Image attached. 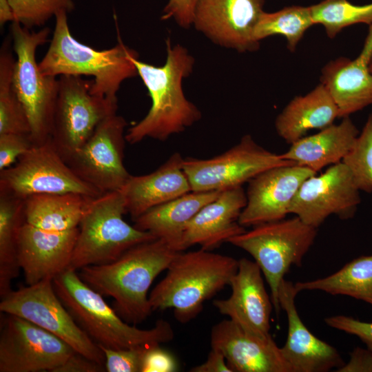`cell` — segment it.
I'll return each mask as SVG.
<instances>
[{"mask_svg": "<svg viewBox=\"0 0 372 372\" xmlns=\"http://www.w3.org/2000/svg\"><path fill=\"white\" fill-rule=\"evenodd\" d=\"M293 163L259 145L250 135L243 136L221 154L206 159H183V170L193 192L222 191L242 186L272 167Z\"/></svg>", "mask_w": 372, "mask_h": 372, "instance_id": "cell-12", "label": "cell"}, {"mask_svg": "<svg viewBox=\"0 0 372 372\" xmlns=\"http://www.w3.org/2000/svg\"><path fill=\"white\" fill-rule=\"evenodd\" d=\"M96 198L79 194H41L24 199L25 223L45 231L62 232L79 225Z\"/></svg>", "mask_w": 372, "mask_h": 372, "instance_id": "cell-28", "label": "cell"}, {"mask_svg": "<svg viewBox=\"0 0 372 372\" xmlns=\"http://www.w3.org/2000/svg\"><path fill=\"white\" fill-rule=\"evenodd\" d=\"M92 84L81 76H59L50 138L63 158L81 148L105 118L116 113L117 99L92 94Z\"/></svg>", "mask_w": 372, "mask_h": 372, "instance_id": "cell-10", "label": "cell"}, {"mask_svg": "<svg viewBox=\"0 0 372 372\" xmlns=\"http://www.w3.org/2000/svg\"><path fill=\"white\" fill-rule=\"evenodd\" d=\"M360 132L349 116L315 134L303 136L291 144L280 157L316 173L324 167L342 161L351 149Z\"/></svg>", "mask_w": 372, "mask_h": 372, "instance_id": "cell-24", "label": "cell"}, {"mask_svg": "<svg viewBox=\"0 0 372 372\" xmlns=\"http://www.w3.org/2000/svg\"><path fill=\"white\" fill-rule=\"evenodd\" d=\"M166 61L162 66L140 61L138 54L131 56L152 100L146 116L125 133L126 141L131 144L147 138L164 141L201 118V112L186 99L182 87L183 79L193 70L194 59L181 45H172L169 38L166 40Z\"/></svg>", "mask_w": 372, "mask_h": 372, "instance_id": "cell-1", "label": "cell"}, {"mask_svg": "<svg viewBox=\"0 0 372 372\" xmlns=\"http://www.w3.org/2000/svg\"><path fill=\"white\" fill-rule=\"evenodd\" d=\"M198 0H169L165 6L161 19H172L183 28L193 23L195 7Z\"/></svg>", "mask_w": 372, "mask_h": 372, "instance_id": "cell-40", "label": "cell"}, {"mask_svg": "<svg viewBox=\"0 0 372 372\" xmlns=\"http://www.w3.org/2000/svg\"><path fill=\"white\" fill-rule=\"evenodd\" d=\"M316 236L317 228L296 216L254 226L227 242L245 250L254 259L269 287L273 307L278 313L280 283L291 266L302 265Z\"/></svg>", "mask_w": 372, "mask_h": 372, "instance_id": "cell-7", "label": "cell"}, {"mask_svg": "<svg viewBox=\"0 0 372 372\" xmlns=\"http://www.w3.org/2000/svg\"><path fill=\"white\" fill-rule=\"evenodd\" d=\"M183 159L180 153L175 152L153 172L130 175L119 191L127 213L134 220L152 208L192 192L183 170Z\"/></svg>", "mask_w": 372, "mask_h": 372, "instance_id": "cell-23", "label": "cell"}, {"mask_svg": "<svg viewBox=\"0 0 372 372\" xmlns=\"http://www.w3.org/2000/svg\"><path fill=\"white\" fill-rule=\"evenodd\" d=\"M0 192L23 200L41 194H79L94 198L103 194L72 170L51 138L34 145L14 165L0 171Z\"/></svg>", "mask_w": 372, "mask_h": 372, "instance_id": "cell-9", "label": "cell"}, {"mask_svg": "<svg viewBox=\"0 0 372 372\" xmlns=\"http://www.w3.org/2000/svg\"><path fill=\"white\" fill-rule=\"evenodd\" d=\"M191 372H232L223 353L211 348L207 360L202 364L192 368Z\"/></svg>", "mask_w": 372, "mask_h": 372, "instance_id": "cell-43", "label": "cell"}, {"mask_svg": "<svg viewBox=\"0 0 372 372\" xmlns=\"http://www.w3.org/2000/svg\"><path fill=\"white\" fill-rule=\"evenodd\" d=\"M99 347L105 355L106 371L141 372L145 353L150 346L122 349H112L101 345Z\"/></svg>", "mask_w": 372, "mask_h": 372, "instance_id": "cell-36", "label": "cell"}, {"mask_svg": "<svg viewBox=\"0 0 372 372\" xmlns=\"http://www.w3.org/2000/svg\"><path fill=\"white\" fill-rule=\"evenodd\" d=\"M247 203L242 186L223 190L203 206L189 221L180 244V251L199 245L212 251L223 243L245 231L238 219Z\"/></svg>", "mask_w": 372, "mask_h": 372, "instance_id": "cell-22", "label": "cell"}, {"mask_svg": "<svg viewBox=\"0 0 372 372\" xmlns=\"http://www.w3.org/2000/svg\"><path fill=\"white\" fill-rule=\"evenodd\" d=\"M52 282L63 305L98 345L112 349H131L167 343L174 338L172 326L163 320H158L149 329H141L125 322L76 271L66 269Z\"/></svg>", "mask_w": 372, "mask_h": 372, "instance_id": "cell-4", "label": "cell"}, {"mask_svg": "<svg viewBox=\"0 0 372 372\" xmlns=\"http://www.w3.org/2000/svg\"><path fill=\"white\" fill-rule=\"evenodd\" d=\"M15 17L8 0H0V24L3 25L8 21H14Z\"/></svg>", "mask_w": 372, "mask_h": 372, "instance_id": "cell-45", "label": "cell"}, {"mask_svg": "<svg viewBox=\"0 0 372 372\" xmlns=\"http://www.w3.org/2000/svg\"><path fill=\"white\" fill-rule=\"evenodd\" d=\"M360 190L348 168L340 162L300 185L289 208L306 224L318 229L330 216L351 218L360 203Z\"/></svg>", "mask_w": 372, "mask_h": 372, "instance_id": "cell-15", "label": "cell"}, {"mask_svg": "<svg viewBox=\"0 0 372 372\" xmlns=\"http://www.w3.org/2000/svg\"><path fill=\"white\" fill-rule=\"evenodd\" d=\"M309 7L314 25H322L331 39L346 27L372 24V3L360 6L348 0H323Z\"/></svg>", "mask_w": 372, "mask_h": 372, "instance_id": "cell-33", "label": "cell"}, {"mask_svg": "<svg viewBox=\"0 0 372 372\" xmlns=\"http://www.w3.org/2000/svg\"><path fill=\"white\" fill-rule=\"evenodd\" d=\"M120 191L96 198L84 214L67 269L77 271L90 265L110 263L130 248L155 239L152 234L130 225Z\"/></svg>", "mask_w": 372, "mask_h": 372, "instance_id": "cell-6", "label": "cell"}, {"mask_svg": "<svg viewBox=\"0 0 372 372\" xmlns=\"http://www.w3.org/2000/svg\"><path fill=\"white\" fill-rule=\"evenodd\" d=\"M178 252L164 240L155 239L130 248L110 263L84 267L78 274L94 291L112 298L119 316L136 325L153 311L149 289Z\"/></svg>", "mask_w": 372, "mask_h": 372, "instance_id": "cell-2", "label": "cell"}, {"mask_svg": "<svg viewBox=\"0 0 372 372\" xmlns=\"http://www.w3.org/2000/svg\"><path fill=\"white\" fill-rule=\"evenodd\" d=\"M349 360L336 369V372H372V351L355 347L350 353Z\"/></svg>", "mask_w": 372, "mask_h": 372, "instance_id": "cell-41", "label": "cell"}, {"mask_svg": "<svg viewBox=\"0 0 372 372\" xmlns=\"http://www.w3.org/2000/svg\"><path fill=\"white\" fill-rule=\"evenodd\" d=\"M324 322L331 328L358 337L372 351V322L361 321L344 315L326 318Z\"/></svg>", "mask_w": 372, "mask_h": 372, "instance_id": "cell-38", "label": "cell"}, {"mask_svg": "<svg viewBox=\"0 0 372 372\" xmlns=\"http://www.w3.org/2000/svg\"><path fill=\"white\" fill-rule=\"evenodd\" d=\"M265 0H198L192 25L212 42L238 52L256 51L254 37Z\"/></svg>", "mask_w": 372, "mask_h": 372, "instance_id": "cell-16", "label": "cell"}, {"mask_svg": "<svg viewBox=\"0 0 372 372\" xmlns=\"http://www.w3.org/2000/svg\"><path fill=\"white\" fill-rule=\"evenodd\" d=\"M321 83L338 107L339 118L372 105V73L357 57H339L322 69Z\"/></svg>", "mask_w": 372, "mask_h": 372, "instance_id": "cell-25", "label": "cell"}, {"mask_svg": "<svg viewBox=\"0 0 372 372\" xmlns=\"http://www.w3.org/2000/svg\"><path fill=\"white\" fill-rule=\"evenodd\" d=\"M178 364L174 355L160 344L149 347L144 355L141 372H174Z\"/></svg>", "mask_w": 372, "mask_h": 372, "instance_id": "cell-39", "label": "cell"}, {"mask_svg": "<svg viewBox=\"0 0 372 372\" xmlns=\"http://www.w3.org/2000/svg\"><path fill=\"white\" fill-rule=\"evenodd\" d=\"M316 174L294 163L270 167L248 182L247 203L238 222L245 227L277 221L289 214V205L302 183Z\"/></svg>", "mask_w": 372, "mask_h": 372, "instance_id": "cell-17", "label": "cell"}, {"mask_svg": "<svg viewBox=\"0 0 372 372\" xmlns=\"http://www.w3.org/2000/svg\"><path fill=\"white\" fill-rule=\"evenodd\" d=\"M24 200L0 192V296L11 290L12 281L19 273L17 245L25 222Z\"/></svg>", "mask_w": 372, "mask_h": 372, "instance_id": "cell-30", "label": "cell"}, {"mask_svg": "<svg viewBox=\"0 0 372 372\" xmlns=\"http://www.w3.org/2000/svg\"><path fill=\"white\" fill-rule=\"evenodd\" d=\"M294 285L298 292L321 291L347 296L372 306V255L356 258L328 276Z\"/></svg>", "mask_w": 372, "mask_h": 372, "instance_id": "cell-29", "label": "cell"}, {"mask_svg": "<svg viewBox=\"0 0 372 372\" xmlns=\"http://www.w3.org/2000/svg\"><path fill=\"white\" fill-rule=\"evenodd\" d=\"M126 126L116 113L107 116L81 148L63 158L79 178L103 194L119 191L130 176L123 163Z\"/></svg>", "mask_w": 372, "mask_h": 372, "instance_id": "cell-14", "label": "cell"}, {"mask_svg": "<svg viewBox=\"0 0 372 372\" xmlns=\"http://www.w3.org/2000/svg\"><path fill=\"white\" fill-rule=\"evenodd\" d=\"M220 192L192 191L152 208L136 218L134 225L138 229L149 232L176 251H180V244L187 224Z\"/></svg>", "mask_w": 372, "mask_h": 372, "instance_id": "cell-27", "label": "cell"}, {"mask_svg": "<svg viewBox=\"0 0 372 372\" xmlns=\"http://www.w3.org/2000/svg\"><path fill=\"white\" fill-rule=\"evenodd\" d=\"M50 32L48 28L30 32L19 22H12V48L17 56L13 88L26 112L34 145L50 138L59 90L56 76L43 74L36 61L37 49L47 42Z\"/></svg>", "mask_w": 372, "mask_h": 372, "instance_id": "cell-8", "label": "cell"}, {"mask_svg": "<svg viewBox=\"0 0 372 372\" xmlns=\"http://www.w3.org/2000/svg\"><path fill=\"white\" fill-rule=\"evenodd\" d=\"M78 233L79 227L56 232L23 223L19 234L17 254L27 285L53 280L68 269Z\"/></svg>", "mask_w": 372, "mask_h": 372, "instance_id": "cell-21", "label": "cell"}, {"mask_svg": "<svg viewBox=\"0 0 372 372\" xmlns=\"http://www.w3.org/2000/svg\"><path fill=\"white\" fill-rule=\"evenodd\" d=\"M238 267V260L211 251H179L149 294L152 309H173L176 319L187 323L202 311L205 301L229 285Z\"/></svg>", "mask_w": 372, "mask_h": 372, "instance_id": "cell-3", "label": "cell"}, {"mask_svg": "<svg viewBox=\"0 0 372 372\" xmlns=\"http://www.w3.org/2000/svg\"><path fill=\"white\" fill-rule=\"evenodd\" d=\"M15 21L30 29L44 25L61 11L70 12L74 8L73 0H8Z\"/></svg>", "mask_w": 372, "mask_h": 372, "instance_id": "cell-35", "label": "cell"}, {"mask_svg": "<svg viewBox=\"0 0 372 372\" xmlns=\"http://www.w3.org/2000/svg\"><path fill=\"white\" fill-rule=\"evenodd\" d=\"M369 26V32L365 39L362 50L357 56L360 61L367 64H369L372 56V24Z\"/></svg>", "mask_w": 372, "mask_h": 372, "instance_id": "cell-44", "label": "cell"}, {"mask_svg": "<svg viewBox=\"0 0 372 372\" xmlns=\"http://www.w3.org/2000/svg\"><path fill=\"white\" fill-rule=\"evenodd\" d=\"M210 338L232 372H292L271 335L258 336L229 319L212 327Z\"/></svg>", "mask_w": 372, "mask_h": 372, "instance_id": "cell-20", "label": "cell"}, {"mask_svg": "<svg viewBox=\"0 0 372 372\" xmlns=\"http://www.w3.org/2000/svg\"><path fill=\"white\" fill-rule=\"evenodd\" d=\"M56 22L49 48L39 63L46 76H92V94L117 99L116 93L126 79L138 75L131 56L137 54L118 42L112 48L96 50L77 41L71 34L67 12L55 16Z\"/></svg>", "mask_w": 372, "mask_h": 372, "instance_id": "cell-5", "label": "cell"}, {"mask_svg": "<svg viewBox=\"0 0 372 372\" xmlns=\"http://www.w3.org/2000/svg\"><path fill=\"white\" fill-rule=\"evenodd\" d=\"M337 118L338 107L320 83L307 94L294 97L276 117L275 127L280 137L292 144L311 130L333 124Z\"/></svg>", "mask_w": 372, "mask_h": 372, "instance_id": "cell-26", "label": "cell"}, {"mask_svg": "<svg viewBox=\"0 0 372 372\" xmlns=\"http://www.w3.org/2000/svg\"><path fill=\"white\" fill-rule=\"evenodd\" d=\"M104 369L105 366L76 352L55 372H99Z\"/></svg>", "mask_w": 372, "mask_h": 372, "instance_id": "cell-42", "label": "cell"}, {"mask_svg": "<svg viewBox=\"0 0 372 372\" xmlns=\"http://www.w3.org/2000/svg\"><path fill=\"white\" fill-rule=\"evenodd\" d=\"M350 169L360 191L372 192V113L342 161Z\"/></svg>", "mask_w": 372, "mask_h": 372, "instance_id": "cell-34", "label": "cell"}, {"mask_svg": "<svg viewBox=\"0 0 372 372\" xmlns=\"http://www.w3.org/2000/svg\"><path fill=\"white\" fill-rule=\"evenodd\" d=\"M314 25L310 7L292 6L274 12H263L254 31L258 41L279 34L287 42L290 52L295 51L305 32Z\"/></svg>", "mask_w": 372, "mask_h": 372, "instance_id": "cell-32", "label": "cell"}, {"mask_svg": "<svg viewBox=\"0 0 372 372\" xmlns=\"http://www.w3.org/2000/svg\"><path fill=\"white\" fill-rule=\"evenodd\" d=\"M0 372L55 371L76 351L64 340L19 316L2 313Z\"/></svg>", "mask_w": 372, "mask_h": 372, "instance_id": "cell-13", "label": "cell"}, {"mask_svg": "<svg viewBox=\"0 0 372 372\" xmlns=\"http://www.w3.org/2000/svg\"><path fill=\"white\" fill-rule=\"evenodd\" d=\"M1 299V313L15 315L38 325L64 340L76 353L105 366L103 351L63 305L52 279L12 289Z\"/></svg>", "mask_w": 372, "mask_h": 372, "instance_id": "cell-11", "label": "cell"}, {"mask_svg": "<svg viewBox=\"0 0 372 372\" xmlns=\"http://www.w3.org/2000/svg\"><path fill=\"white\" fill-rule=\"evenodd\" d=\"M298 293L291 281L282 280L278 301L288 322L287 340L280 347L283 357L292 372H327L338 369L344 363L338 351L314 335L302 321L295 304Z\"/></svg>", "mask_w": 372, "mask_h": 372, "instance_id": "cell-19", "label": "cell"}, {"mask_svg": "<svg viewBox=\"0 0 372 372\" xmlns=\"http://www.w3.org/2000/svg\"><path fill=\"white\" fill-rule=\"evenodd\" d=\"M34 145L29 134H0V171L10 167Z\"/></svg>", "mask_w": 372, "mask_h": 372, "instance_id": "cell-37", "label": "cell"}, {"mask_svg": "<svg viewBox=\"0 0 372 372\" xmlns=\"http://www.w3.org/2000/svg\"><path fill=\"white\" fill-rule=\"evenodd\" d=\"M262 273L255 261L245 258L238 260V270L229 284L230 296L214 300L213 305L220 314L229 317L245 331L266 338L271 335L270 318L273 304Z\"/></svg>", "mask_w": 372, "mask_h": 372, "instance_id": "cell-18", "label": "cell"}, {"mask_svg": "<svg viewBox=\"0 0 372 372\" xmlns=\"http://www.w3.org/2000/svg\"><path fill=\"white\" fill-rule=\"evenodd\" d=\"M12 38H7L0 52V134L30 135L26 112L13 88L12 76L16 59L11 51Z\"/></svg>", "mask_w": 372, "mask_h": 372, "instance_id": "cell-31", "label": "cell"}, {"mask_svg": "<svg viewBox=\"0 0 372 372\" xmlns=\"http://www.w3.org/2000/svg\"><path fill=\"white\" fill-rule=\"evenodd\" d=\"M368 66H369V71L372 73V56L370 59Z\"/></svg>", "mask_w": 372, "mask_h": 372, "instance_id": "cell-46", "label": "cell"}]
</instances>
